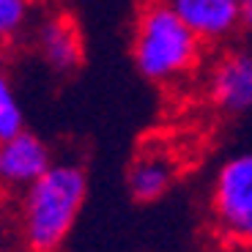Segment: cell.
I'll use <instances>...</instances> for the list:
<instances>
[{
	"label": "cell",
	"mask_w": 252,
	"mask_h": 252,
	"mask_svg": "<svg viewBox=\"0 0 252 252\" xmlns=\"http://www.w3.org/2000/svg\"><path fill=\"white\" fill-rule=\"evenodd\" d=\"M88 181L77 164H52L22 200V230L33 252H52L74 227Z\"/></svg>",
	"instance_id": "6da1fadb"
},
{
	"label": "cell",
	"mask_w": 252,
	"mask_h": 252,
	"mask_svg": "<svg viewBox=\"0 0 252 252\" xmlns=\"http://www.w3.org/2000/svg\"><path fill=\"white\" fill-rule=\"evenodd\" d=\"M200 38L176 17L167 3L148 0L134 25L132 58L137 71L151 82H173L197 66Z\"/></svg>",
	"instance_id": "7a4b0ae2"
},
{
	"label": "cell",
	"mask_w": 252,
	"mask_h": 252,
	"mask_svg": "<svg viewBox=\"0 0 252 252\" xmlns=\"http://www.w3.org/2000/svg\"><path fill=\"white\" fill-rule=\"evenodd\" d=\"M208 203L217 233L233 244L252 247V151L222 162Z\"/></svg>",
	"instance_id": "3957f363"
},
{
	"label": "cell",
	"mask_w": 252,
	"mask_h": 252,
	"mask_svg": "<svg viewBox=\"0 0 252 252\" xmlns=\"http://www.w3.org/2000/svg\"><path fill=\"white\" fill-rule=\"evenodd\" d=\"M52 157L36 134L17 132L0 140V187L28 189L52 167Z\"/></svg>",
	"instance_id": "277c9868"
},
{
	"label": "cell",
	"mask_w": 252,
	"mask_h": 252,
	"mask_svg": "<svg viewBox=\"0 0 252 252\" xmlns=\"http://www.w3.org/2000/svg\"><path fill=\"white\" fill-rule=\"evenodd\" d=\"M200 41H220L239 31V0H162Z\"/></svg>",
	"instance_id": "5b68a950"
},
{
	"label": "cell",
	"mask_w": 252,
	"mask_h": 252,
	"mask_svg": "<svg viewBox=\"0 0 252 252\" xmlns=\"http://www.w3.org/2000/svg\"><path fill=\"white\" fill-rule=\"evenodd\" d=\"M208 94L225 113H244L252 107V55L230 52L211 71Z\"/></svg>",
	"instance_id": "8992f818"
},
{
	"label": "cell",
	"mask_w": 252,
	"mask_h": 252,
	"mask_svg": "<svg viewBox=\"0 0 252 252\" xmlns=\"http://www.w3.org/2000/svg\"><path fill=\"white\" fill-rule=\"evenodd\" d=\"M36 47L41 61L58 74H69L82 61L80 33L74 31L71 19L66 14H52L41 19L36 28Z\"/></svg>",
	"instance_id": "52a82bcc"
},
{
	"label": "cell",
	"mask_w": 252,
	"mask_h": 252,
	"mask_svg": "<svg viewBox=\"0 0 252 252\" xmlns=\"http://www.w3.org/2000/svg\"><path fill=\"white\" fill-rule=\"evenodd\" d=\"M176 159L164 151H143L126 173V184L134 200L151 203L173 187L176 181Z\"/></svg>",
	"instance_id": "ba28073f"
},
{
	"label": "cell",
	"mask_w": 252,
	"mask_h": 252,
	"mask_svg": "<svg viewBox=\"0 0 252 252\" xmlns=\"http://www.w3.org/2000/svg\"><path fill=\"white\" fill-rule=\"evenodd\" d=\"M22 124H25V115H22V107H19V99L11 88L8 74L0 66V140L22 132Z\"/></svg>",
	"instance_id": "9c48e42d"
},
{
	"label": "cell",
	"mask_w": 252,
	"mask_h": 252,
	"mask_svg": "<svg viewBox=\"0 0 252 252\" xmlns=\"http://www.w3.org/2000/svg\"><path fill=\"white\" fill-rule=\"evenodd\" d=\"M33 0H0V44H8L25 31Z\"/></svg>",
	"instance_id": "30bf717a"
},
{
	"label": "cell",
	"mask_w": 252,
	"mask_h": 252,
	"mask_svg": "<svg viewBox=\"0 0 252 252\" xmlns=\"http://www.w3.org/2000/svg\"><path fill=\"white\" fill-rule=\"evenodd\" d=\"M239 11H241V25L252 28V0H239Z\"/></svg>",
	"instance_id": "8fae6325"
},
{
	"label": "cell",
	"mask_w": 252,
	"mask_h": 252,
	"mask_svg": "<svg viewBox=\"0 0 252 252\" xmlns=\"http://www.w3.org/2000/svg\"><path fill=\"white\" fill-rule=\"evenodd\" d=\"M0 208H3V192H0Z\"/></svg>",
	"instance_id": "7c38bea8"
},
{
	"label": "cell",
	"mask_w": 252,
	"mask_h": 252,
	"mask_svg": "<svg viewBox=\"0 0 252 252\" xmlns=\"http://www.w3.org/2000/svg\"><path fill=\"white\" fill-rule=\"evenodd\" d=\"M241 252H252V247H247V250H241Z\"/></svg>",
	"instance_id": "4fadbf2b"
}]
</instances>
